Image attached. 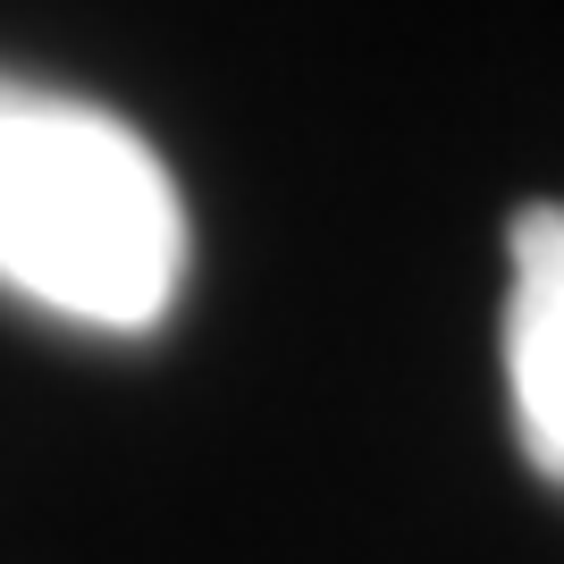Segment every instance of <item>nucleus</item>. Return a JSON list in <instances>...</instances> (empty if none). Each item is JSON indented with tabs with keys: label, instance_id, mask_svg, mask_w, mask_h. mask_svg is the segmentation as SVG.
Returning a JSON list of instances; mask_svg holds the SVG:
<instances>
[{
	"label": "nucleus",
	"instance_id": "f03ea898",
	"mask_svg": "<svg viewBox=\"0 0 564 564\" xmlns=\"http://www.w3.org/2000/svg\"><path fill=\"white\" fill-rule=\"evenodd\" d=\"M506 261V397L522 455L564 489V203H522Z\"/></svg>",
	"mask_w": 564,
	"mask_h": 564
},
{
	"label": "nucleus",
	"instance_id": "f257e3e1",
	"mask_svg": "<svg viewBox=\"0 0 564 564\" xmlns=\"http://www.w3.org/2000/svg\"><path fill=\"white\" fill-rule=\"evenodd\" d=\"M186 279V203L101 101L0 76V286L76 329H161Z\"/></svg>",
	"mask_w": 564,
	"mask_h": 564
}]
</instances>
